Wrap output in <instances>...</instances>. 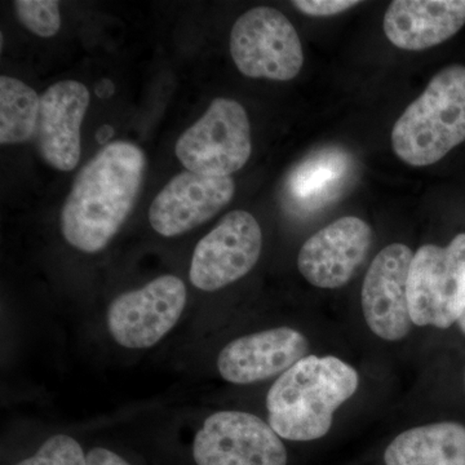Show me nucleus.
Segmentation results:
<instances>
[{
  "label": "nucleus",
  "mask_w": 465,
  "mask_h": 465,
  "mask_svg": "<svg viewBox=\"0 0 465 465\" xmlns=\"http://www.w3.org/2000/svg\"><path fill=\"white\" fill-rule=\"evenodd\" d=\"M145 167L139 146L116 142L82 168L61 211V232L70 246L87 253L108 246L136 203Z\"/></svg>",
  "instance_id": "f257e3e1"
},
{
  "label": "nucleus",
  "mask_w": 465,
  "mask_h": 465,
  "mask_svg": "<svg viewBox=\"0 0 465 465\" xmlns=\"http://www.w3.org/2000/svg\"><path fill=\"white\" fill-rule=\"evenodd\" d=\"M358 385V372L341 358L304 357L269 390V425L281 439H322L331 430L336 410L356 393Z\"/></svg>",
  "instance_id": "f03ea898"
},
{
  "label": "nucleus",
  "mask_w": 465,
  "mask_h": 465,
  "mask_svg": "<svg viewBox=\"0 0 465 465\" xmlns=\"http://www.w3.org/2000/svg\"><path fill=\"white\" fill-rule=\"evenodd\" d=\"M391 148L412 167L437 163L465 142V66L450 65L430 79L391 131Z\"/></svg>",
  "instance_id": "7ed1b4c3"
},
{
  "label": "nucleus",
  "mask_w": 465,
  "mask_h": 465,
  "mask_svg": "<svg viewBox=\"0 0 465 465\" xmlns=\"http://www.w3.org/2000/svg\"><path fill=\"white\" fill-rule=\"evenodd\" d=\"M410 316L416 326L449 329L465 308V232L448 246L425 244L409 274Z\"/></svg>",
  "instance_id": "20e7f679"
},
{
  "label": "nucleus",
  "mask_w": 465,
  "mask_h": 465,
  "mask_svg": "<svg viewBox=\"0 0 465 465\" xmlns=\"http://www.w3.org/2000/svg\"><path fill=\"white\" fill-rule=\"evenodd\" d=\"M174 152L191 173L213 177L237 173L252 152L246 110L234 100H213L200 121L180 136Z\"/></svg>",
  "instance_id": "39448f33"
},
{
  "label": "nucleus",
  "mask_w": 465,
  "mask_h": 465,
  "mask_svg": "<svg viewBox=\"0 0 465 465\" xmlns=\"http://www.w3.org/2000/svg\"><path fill=\"white\" fill-rule=\"evenodd\" d=\"M231 54L242 74L287 82L298 76L304 52L295 26L273 7H256L242 15L231 33Z\"/></svg>",
  "instance_id": "423d86ee"
},
{
  "label": "nucleus",
  "mask_w": 465,
  "mask_h": 465,
  "mask_svg": "<svg viewBox=\"0 0 465 465\" xmlns=\"http://www.w3.org/2000/svg\"><path fill=\"white\" fill-rule=\"evenodd\" d=\"M193 459L197 465H287V450L259 416L219 411L195 434Z\"/></svg>",
  "instance_id": "0eeeda50"
},
{
  "label": "nucleus",
  "mask_w": 465,
  "mask_h": 465,
  "mask_svg": "<svg viewBox=\"0 0 465 465\" xmlns=\"http://www.w3.org/2000/svg\"><path fill=\"white\" fill-rule=\"evenodd\" d=\"M262 232L247 211H232L204 235L194 252L189 280L198 290L213 292L249 274L260 258Z\"/></svg>",
  "instance_id": "6e6552de"
},
{
  "label": "nucleus",
  "mask_w": 465,
  "mask_h": 465,
  "mask_svg": "<svg viewBox=\"0 0 465 465\" xmlns=\"http://www.w3.org/2000/svg\"><path fill=\"white\" fill-rule=\"evenodd\" d=\"M185 305L183 281L174 275H162L143 289L113 300L108 311L109 332L122 347H153L173 329Z\"/></svg>",
  "instance_id": "1a4fd4ad"
},
{
  "label": "nucleus",
  "mask_w": 465,
  "mask_h": 465,
  "mask_svg": "<svg viewBox=\"0 0 465 465\" xmlns=\"http://www.w3.org/2000/svg\"><path fill=\"white\" fill-rule=\"evenodd\" d=\"M414 252L402 243L382 249L363 281L361 302L369 329L378 338L400 341L411 331L409 274Z\"/></svg>",
  "instance_id": "9d476101"
},
{
  "label": "nucleus",
  "mask_w": 465,
  "mask_h": 465,
  "mask_svg": "<svg viewBox=\"0 0 465 465\" xmlns=\"http://www.w3.org/2000/svg\"><path fill=\"white\" fill-rule=\"evenodd\" d=\"M371 243V226L358 217H341L302 244L300 273L318 289H341L363 264Z\"/></svg>",
  "instance_id": "9b49d317"
},
{
  "label": "nucleus",
  "mask_w": 465,
  "mask_h": 465,
  "mask_svg": "<svg viewBox=\"0 0 465 465\" xmlns=\"http://www.w3.org/2000/svg\"><path fill=\"white\" fill-rule=\"evenodd\" d=\"M231 176L213 177L185 171L158 193L149 208L152 228L163 237H177L213 219L234 197Z\"/></svg>",
  "instance_id": "f8f14e48"
},
{
  "label": "nucleus",
  "mask_w": 465,
  "mask_h": 465,
  "mask_svg": "<svg viewBox=\"0 0 465 465\" xmlns=\"http://www.w3.org/2000/svg\"><path fill=\"white\" fill-rule=\"evenodd\" d=\"M308 341L298 330L277 327L241 336L225 345L217 358V370L225 381L253 384L282 375L307 357Z\"/></svg>",
  "instance_id": "ddd939ff"
},
{
  "label": "nucleus",
  "mask_w": 465,
  "mask_h": 465,
  "mask_svg": "<svg viewBox=\"0 0 465 465\" xmlns=\"http://www.w3.org/2000/svg\"><path fill=\"white\" fill-rule=\"evenodd\" d=\"M90 91L76 81L52 84L41 96L35 142L41 157L54 170L73 171L81 159V125Z\"/></svg>",
  "instance_id": "4468645a"
},
{
  "label": "nucleus",
  "mask_w": 465,
  "mask_h": 465,
  "mask_svg": "<svg viewBox=\"0 0 465 465\" xmlns=\"http://www.w3.org/2000/svg\"><path fill=\"white\" fill-rule=\"evenodd\" d=\"M356 177V162L347 150L327 146L311 153L287 176L284 201L295 215H313L335 203Z\"/></svg>",
  "instance_id": "2eb2a0df"
},
{
  "label": "nucleus",
  "mask_w": 465,
  "mask_h": 465,
  "mask_svg": "<svg viewBox=\"0 0 465 465\" xmlns=\"http://www.w3.org/2000/svg\"><path fill=\"white\" fill-rule=\"evenodd\" d=\"M465 25V0H394L385 12V35L405 51H424Z\"/></svg>",
  "instance_id": "dca6fc26"
},
{
  "label": "nucleus",
  "mask_w": 465,
  "mask_h": 465,
  "mask_svg": "<svg viewBox=\"0 0 465 465\" xmlns=\"http://www.w3.org/2000/svg\"><path fill=\"white\" fill-rule=\"evenodd\" d=\"M385 465H465V427L440 421L399 434L385 450Z\"/></svg>",
  "instance_id": "f3484780"
},
{
  "label": "nucleus",
  "mask_w": 465,
  "mask_h": 465,
  "mask_svg": "<svg viewBox=\"0 0 465 465\" xmlns=\"http://www.w3.org/2000/svg\"><path fill=\"white\" fill-rule=\"evenodd\" d=\"M41 97L20 79L0 78V143L14 145L32 140L38 124Z\"/></svg>",
  "instance_id": "a211bd4d"
},
{
  "label": "nucleus",
  "mask_w": 465,
  "mask_h": 465,
  "mask_svg": "<svg viewBox=\"0 0 465 465\" xmlns=\"http://www.w3.org/2000/svg\"><path fill=\"white\" fill-rule=\"evenodd\" d=\"M15 11L18 21L42 38H51L60 30V8L54 0H17Z\"/></svg>",
  "instance_id": "6ab92c4d"
},
{
  "label": "nucleus",
  "mask_w": 465,
  "mask_h": 465,
  "mask_svg": "<svg viewBox=\"0 0 465 465\" xmlns=\"http://www.w3.org/2000/svg\"><path fill=\"white\" fill-rule=\"evenodd\" d=\"M16 465H87V455L78 440L66 434H56L45 440L33 457Z\"/></svg>",
  "instance_id": "aec40b11"
},
{
  "label": "nucleus",
  "mask_w": 465,
  "mask_h": 465,
  "mask_svg": "<svg viewBox=\"0 0 465 465\" xmlns=\"http://www.w3.org/2000/svg\"><path fill=\"white\" fill-rule=\"evenodd\" d=\"M292 5L311 17H329L360 5L357 0H296Z\"/></svg>",
  "instance_id": "412c9836"
},
{
  "label": "nucleus",
  "mask_w": 465,
  "mask_h": 465,
  "mask_svg": "<svg viewBox=\"0 0 465 465\" xmlns=\"http://www.w3.org/2000/svg\"><path fill=\"white\" fill-rule=\"evenodd\" d=\"M87 465H131L121 455L104 448L92 449L87 454Z\"/></svg>",
  "instance_id": "4be33fe9"
},
{
  "label": "nucleus",
  "mask_w": 465,
  "mask_h": 465,
  "mask_svg": "<svg viewBox=\"0 0 465 465\" xmlns=\"http://www.w3.org/2000/svg\"><path fill=\"white\" fill-rule=\"evenodd\" d=\"M113 136V128L108 127V125H104L103 128L97 133V139L100 140V142H106V140H109L110 137Z\"/></svg>",
  "instance_id": "5701e85b"
},
{
  "label": "nucleus",
  "mask_w": 465,
  "mask_h": 465,
  "mask_svg": "<svg viewBox=\"0 0 465 465\" xmlns=\"http://www.w3.org/2000/svg\"><path fill=\"white\" fill-rule=\"evenodd\" d=\"M458 326L459 329H460V331L465 333V308L463 311V314H461V317L459 318Z\"/></svg>",
  "instance_id": "b1692460"
}]
</instances>
